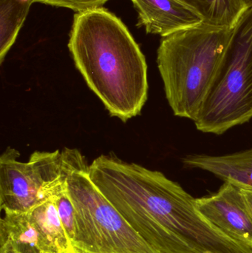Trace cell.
I'll return each mask as SVG.
<instances>
[{"label": "cell", "instance_id": "obj_1", "mask_svg": "<svg viewBox=\"0 0 252 253\" xmlns=\"http://www.w3.org/2000/svg\"><path fill=\"white\" fill-rule=\"evenodd\" d=\"M95 185L131 227L161 253H241L243 245L206 219L195 199L162 172L114 155L89 165Z\"/></svg>", "mask_w": 252, "mask_h": 253}, {"label": "cell", "instance_id": "obj_2", "mask_svg": "<svg viewBox=\"0 0 252 253\" xmlns=\"http://www.w3.org/2000/svg\"><path fill=\"white\" fill-rule=\"evenodd\" d=\"M68 48L112 117L126 123L141 114L148 97L147 64L121 19L104 7L75 13Z\"/></svg>", "mask_w": 252, "mask_h": 253}, {"label": "cell", "instance_id": "obj_3", "mask_svg": "<svg viewBox=\"0 0 252 253\" xmlns=\"http://www.w3.org/2000/svg\"><path fill=\"white\" fill-rule=\"evenodd\" d=\"M235 28L203 23L161 38L157 64L175 116L196 120L221 74Z\"/></svg>", "mask_w": 252, "mask_h": 253}, {"label": "cell", "instance_id": "obj_4", "mask_svg": "<svg viewBox=\"0 0 252 253\" xmlns=\"http://www.w3.org/2000/svg\"><path fill=\"white\" fill-rule=\"evenodd\" d=\"M75 212L76 253H161L146 242L95 185L78 153L66 182Z\"/></svg>", "mask_w": 252, "mask_h": 253}, {"label": "cell", "instance_id": "obj_5", "mask_svg": "<svg viewBox=\"0 0 252 253\" xmlns=\"http://www.w3.org/2000/svg\"><path fill=\"white\" fill-rule=\"evenodd\" d=\"M252 118V4L235 28L223 70L194 121L197 129L221 135Z\"/></svg>", "mask_w": 252, "mask_h": 253}, {"label": "cell", "instance_id": "obj_6", "mask_svg": "<svg viewBox=\"0 0 252 253\" xmlns=\"http://www.w3.org/2000/svg\"><path fill=\"white\" fill-rule=\"evenodd\" d=\"M79 151H36L27 162L16 149L7 147L0 157L1 211L28 212L66 190V182Z\"/></svg>", "mask_w": 252, "mask_h": 253}, {"label": "cell", "instance_id": "obj_7", "mask_svg": "<svg viewBox=\"0 0 252 253\" xmlns=\"http://www.w3.org/2000/svg\"><path fill=\"white\" fill-rule=\"evenodd\" d=\"M200 213L229 237L252 246V218L241 189L224 182L211 196L195 199Z\"/></svg>", "mask_w": 252, "mask_h": 253}, {"label": "cell", "instance_id": "obj_8", "mask_svg": "<svg viewBox=\"0 0 252 253\" xmlns=\"http://www.w3.org/2000/svg\"><path fill=\"white\" fill-rule=\"evenodd\" d=\"M138 13V28L161 37L204 23L201 15L180 0H131Z\"/></svg>", "mask_w": 252, "mask_h": 253}, {"label": "cell", "instance_id": "obj_9", "mask_svg": "<svg viewBox=\"0 0 252 253\" xmlns=\"http://www.w3.org/2000/svg\"><path fill=\"white\" fill-rule=\"evenodd\" d=\"M185 166L214 174L224 182L252 190V148L223 156L192 155L182 159Z\"/></svg>", "mask_w": 252, "mask_h": 253}, {"label": "cell", "instance_id": "obj_10", "mask_svg": "<svg viewBox=\"0 0 252 253\" xmlns=\"http://www.w3.org/2000/svg\"><path fill=\"white\" fill-rule=\"evenodd\" d=\"M0 221V249L15 248L24 253H53L31 212L4 210Z\"/></svg>", "mask_w": 252, "mask_h": 253}, {"label": "cell", "instance_id": "obj_11", "mask_svg": "<svg viewBox=\"0 0 252 253\" xmlns=\"http://www.w3.org/2000/svg\"><path fill=\"white\" fill-rule=\"evenodd\" d=\"M198 12L204 23L220 28H235L250 4L247 0H180Z\"/></svg>", "mask_w": 252, "mask_h": 253}, {"label": "cell", "instance_id": "obj_12", "mask_svg": "<svg viewBox=\"0 0 252 253\" xmlns=\"http://www.w3.org/2000/svg\"><path fill=\"white\" fill-rule=\"evenodd\" d=\"M56 199L38 205L30 212L53 253H71L72 246L59 218Z\"/></svg>", "mask_w": 252, "mask_h": 253}, {"label": "cell", "instance_id": "obj_13", "mask_svg": "<svg viewBox=\"0 0 252 253\" xmlns=\"http://www.w3.org/2000/svg\"><path fill=\"white\" fill-rule=\"evenodd\" d=\"M36 0H0V63L17 39Z\"/></svg>", "mask_w": 252, "mask_h": 253}, {"label": "cell", "instance_id": "obj_14", "mask_svg": "<svg viewBox=\"0 0 252 253\" xmlns=\"http://www.w3.org/2000/svg\"><path fill=\"white\" fill-rule=\"evenodd\" d=\"M55 202L57 207L59 218L66 233L67 237L70 243L72 244L75 238V212H74L73 205L67 194L66 190L55 199Z\"/></svg>", "mask_w": 252, "mask_h": 253}, {"label": "cell", "instance_id": "obj_15", "mask_svg": "<svg viewBox=\"0 0 252 253\" xmlns=\"http://www.w3.org/2000/svg\"><path fill=\"white\" fill-rule=\"evenodd\" d=\"M109 0H36V2L53 7H65L80 13L102 7Z\"/></svg>", "mask_w": 252, "mask_h": 253}, {"label": "cell", "instance_id": "obj_16", "mask_svg": "<svg viewBox=\"0 0 252 253\" xmlns=\"http://www.w3.org/2000/svg\"><path fill=\"white\" fill-rule=\"evenodd\" d=\"M241 193H242L243 196H244L247 209H248L252 218V190L241 189Z\"/></svg>", "mask_w": 252, "mask_h": 253}, {"label": "cell", "instance_id": "obj_17", "mask_svg": "<svg viewBox=\"0 0 252 253\" xmlns=\"http://www.w3.org/2000/svg\"><path fill=\"white\" fill-rule=\"evenodd\" d=\"M0 253H24L18 251L15 248H7V249H0Z\"/></svg>", "mask_w": 252, "mask_h": 253}, {"label": "cell", "instance_id": "obj_18", "mask_svg": "<svg viewBox=\"0 0 252 253\" xmlns=\"http://www.w3.org/2000/svg\"><path fill=\"white\" fill-rule=\"evenodd\" d=\"M247 1H248L249 4H250V5H251V4H252V0H247Z\"/></svg>", "mask_w": 252, "mask_h": 253}, {"label": "cell", "instance_id": "obj_19", "mask_svg": "<svg viewBox=\"0 0 252 253\" xmlns=\"http://www.w3.org/2000/svg\"><path fill=\"white\" fill-rule=\"evenodd\" d=\"M71 253H75V252H74L73 251H71Z\"/></svg>", "mask_w": 252, "mask_h": 253}, {"label": "cell", "instance_id": "obj_20", "mask_svg": "<svg viewBox=\"0 0 252 253\" xmlns=\"http://www.w3.org/2000/svg\"><path fill=\"white\" fill-rule=\"evenodd\" d=\"M24 1H27V0H24Z\"/></svg>", "mask_w": 252, "mask_h": 253}]
</instances>
